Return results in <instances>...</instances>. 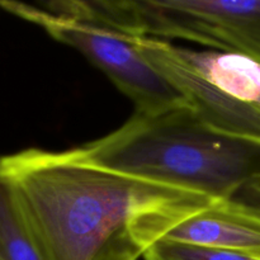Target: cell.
Wrapping results in <instances>:
<instances>
[{"instance_id": "52a82bcc", "label": "cell", "mask_w": 260, "mask_h": 260, "mask_svg": "<svg viewBox=\"0 0 260 260\" xmlns=\"http://www.w3.org/2000/svg\"><path fill=\"white\" fill-rule=\"evenodd\" d=\"M0 260H43L4 194L0 197Z\"/></svg>"}, {"instance_id": "5b68a950", "label": "cell", "mask_w": 260, "mask_h": 260, "mask_svg": "<svg viewBox=\"0 0 260 260\" xmlns=\"http://www.w3.org/2000/svg\"><path fill=\"white\" fill-rule=\"evenodd\" d=\"M0 4L9 14L81 53L134 102L137 113L152 114L188 106L184 96L140 53L131 36L23 0H2Z\"/></svg>"}, {"instance_id": "8992f818", "label": "cell", "mask_w": 260, "mask_h": 260, "mask_svg": "<svg viewBox=\"0 0 260 260\" xmlns=\"http://www.w3.org/2000/svg\"><path fill=\"white\" fill-rule=\"evenodd\" d=\"M162 240L260 259V215L216 203L175 226Z\"/></svg>"}, {"instance_id": "9c48e42d", "label": "cell", "mask_w": 260, "mask_h": 260, "mask_svg": "<svg viewBox=\"0 0 260 260\" xmlns=\"http://www.w3.org/2000/svg\"><path fill=\"white\" fill-rule=\"evenodd\" d=\"M144 259H145V260H160L159 258H157L156 255H155L154 253H151V251H150V250L147 251L146 254H145V255H144Z\"/></svg>"}, {"instance_id": "6da1fadb", "label": "cell", "mask_w": 260, "mask_h": 260, "mask_svg": "<svg viewBox=\"0 0 260 260\" xmlns=\"http://www.w3.org/2000/svg\"><path fill=\"white\" fill-rule=\"evenodd\" d=\"M0 182L43 260H139L175 226L218 203L98 167L75 149L7 155Z\"/></svg>"}, {"instance_id": "7a4b0ae2", "label": "cell", "mask_w": 260, "mask_h": 260, "mask_svg": "<svg viewBox=\"0 0 260 260\" xmlns=\"http://www.w3.org/2000/svg\"><path fill=\"white\" fill-rule=\"evenodd\" d=\"M86 161L260 215V142L223 134L188 106L134 116L76 147Z\"/></svg>"}, {"instance_id": "3957f363", "label": "cell", "mask_w": 260, "mask_h": 260, "mask_svg": "<svg viewBox=\"0 0 260 260\" xmlns=\"http://www.w3.org/2000/svg\"><path fill=\"white\" fill-rule=\"evenodd\" d=\"M131 37L184 40L260 60V0H38Z\"/></svg>"}, {"instance_id": "277c9868", "label": "cell", "mask_w": 260, "mask_h": 260, "mask_svg": "<svg viewBox=\"0 0 260 260\" xmlns=\"http://www.w3.org/2000/svg\"><path fill=\"white\" fill-rule=\"evenodd\" d=\"M134 40L140 53L184 96L201 121L223 134L260 142V60L156 38Z\"/></svg>"}, {"instance_id": "ba28073f", "label": "cell", "mask_w": 260, "mask_h": 260, "mask_svg": "<svg viewBox=\"0 0 260 260\" xmlns=\"http://www.w3.org/2000/svg\"><path fill=\"white\" fill-rule=\"evenodd\" d=\"M160 260H260L221 249L160 240L150 249Z\"/></svg>"}]
</instances>
